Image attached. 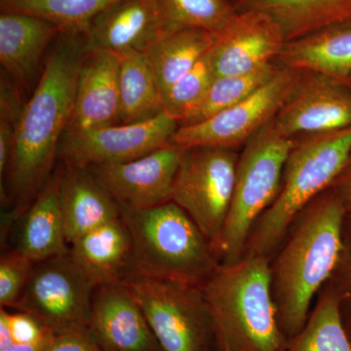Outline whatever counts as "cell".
I'll return each instance as SVG.
<instances>
[{
    "mask_svg": "<svg viewBox=\"0 0 351 351\" xmlns=\"http://www.w3.org/2000/svg\"><path fill=\"white\" fill-rule=\"evenodd\" d=\"M350 83H351V78H350Z\"/></svg>",
    "mask_w": 351,
    "mask_h": 351,
    "instance_id": "39",
    "label": "cell"
},
{
    "mask_svg": "<svg viewBox=\"0 0 351 351\" xmlns=\"http://www.w3.org/2000/svg\"><path fill=\"white\" fill-rule=\"evenodd\" d=\"M237 12L256 11L271 18L286 43L328 25L351 22V0H230Z\"/></svg>",
    "mask_w": 351,
    "mask_h": 351,
    "instance_id": "22",
    "label": "cell"
},
{
    "mask_svg": "<svg viewBox=\"0 0 351 351\" xmlns=\"http://www.w3.org/2000/svg\"><path fill=\"white\" fill-rule=\"evenodd\" d=\"M34 263L19 251L2 254L0 258V306L15 308L29 282Z\"/></svg>",
    "mask_w": 351,
    "mask_h": 351,
    "instance_id": "32",
    "label": "cell"
},
{
    "mask_svg": "<svg viewBox=\"0 0 351 351\" xmlns=\"http://www.w3.org/2000/svg\"><path fill=\"white\" fill-rule=\"evenodd\" d=\"M299 69L283 66L269 83L244 101L197 123L178 128L171 143L184 149L219 147L235 151L276 117L288 98Z\"/></svg>",
    "mask_w": 351,
    "mask_h": 351,
    "instance_id": "10",
    "label": "cell"
},
{
    "mask_svg": "<svg viewBox=\"0 0 351 351\" xmlns=\"http://www.w3.org/2000/svg\"><path fill=\"white\" fill-rule=\"evenodd\" d=\"M286 40L271 18L256 11L237 12L209 52L215 75L252 73L276 62Z\"/></svg>",
    "mask_w": 351,
    "mask_h": 351,
    "instance_id": "14",
    "label": "cell"
},
{
    "mask_svg": "<svg viewBox=\"0 0 351 351\" xmlns=\"http://www.w3.org/2000/svg\"><path fill=\"white\" fill-rule=\"evenodd\" d=\"M346 235L351 239V219H346Z\"/></svg>",
    "mask_w": 351,
    "mask_h": 351,
    "instance_id": "37",
    "label": "cell"
},
{
    "mask_svg": "<svg viewBox=\"0 0 351 351\" xmlns=\"http://www.w3.org/2000/svg\"><path fill=\"white\" fill-rule=\"evenodd\" d=\"M282 68L274 62L244 75L217 76L202 100L180 126L197 123L244 101L274 80Z\"/></svg>",
    "mask_w": 351,
    "mask_h": 351,
    "instance_id": "27",
    "label": "cell"
},
{
    "mask_svg": "<svg viewBox=\"0 0 351 351\" xmlns=\"http://www.w3.org/2000/svg\"><path fill=\"white\" fill-rule=\"evenodd\" d=\"M61 27L49 21L27 14L1 12L0 63L22 86H29L38 73L44 51Z\"/></svg>",
    "mask_w": 351,
    "mask_h": 351,
    "instance_id": "19",
    "label": "cell"
},
{
    "mask_svg": "<svg viewBox=\"0 0 351 351\" xmlns=\"http://www.w3.org/2000/svg\"><path fill=\"white\" fill-rule=\"evenodd\" d=\"M119 0H0L1 12L27 14L63 32H84L101 11Z\"/></svg>",
    "mask_w": 351,
    "mask_h": 351,
    "instance_id": "28",
    "label": "cell"
},
{
    "mask_svg": "<svg viewBox=\"0 0 351 351\" xmlns=\"http://www.w3.org/2000/svg\"><path fill=\"white\" fill-rule=\"evenodd\" d=\"M96 287L69 252L34 263L14 309L36 316L56 335L88 331Z\"/></svg>",
    "mask_w": 351,
    "mask_h": 351,
    "instance_id": "9",
    "label": "cell"
},
{
    "mask_svg": "<svg viewBox=\"0 0 351 351\" xmlns=\"http://www.w3.org/2000/svg\"><path fill=\"white\" fill-rule=\"evenodd\" d=\"M346 219L338 195L326 189L295 218L270 263L278 322L289 339L304 326L314 298L336 269L345 245Z\"/></svg>",
    "mask_w": 351,
    "mask_h": 351,
    "instance_id": "2",
    "label": "cell"
},
{
    "mask_svg": "<svg viewBox=\"0 0 351 351\" xmlns=\"http://www.w3.org/2000/svg\"><path fill=\"white\" fill-rule=\"evenodd\" d=\"M274 123L284 136L293 138L348 128L351 83L316 71H299Z\"/></svg>",
    "mask_w": 351,
    "mask_h": 351,
    "instance_id": "12",
    "label": "cell"
},
{
    "mask_svg": "<svg viewBox=\"0 0 351 351\" xmlns=\"http://www.w3.org/2000/svg\"><path fill=\"white\" fill-rule=\"evenodd\" d=\"M25 105L19 93L7 80L1 78L0 86V178L8 170L12 154L16 129Z\"/></svg>",
    "mask_w": 351,
    "mask_h": 351,
    "instance_id": "33",
    "label": "cell"
},
{
    "mask_svg": "<svg viewBox=\"0 0 351 351\" xmlns=\"http://www.w3.org/2000/svg\"><path fill=\"white\" fill-rule=\"evenodd\" d=\"M184 152L170 143L134 160L86 169L120 207L147 209L171 200Z\"/></svg>",
    "mask_w": 351,
    "mask_h": 351,
    "instance_id": "13",
    "label": "cell"
},
{
    "mask_svg": "<svg viewBox=\"0 0 351 351\" xmlns=\"http://www.w3.org/2000/svg\"><path fill=\"white\" fill-rule=\"evenodd\" d=\"M179 127L177 120L163 112L136 123L66 132L58 157L80 168L127 162L170 144Z\"/></svg>",
    "mask_w": 351,
    "mask_h": 351,
    "instance_id": "11",
    "label": "cell"
},
{
    "mask_svg": "<svg viewBox=\"0 0 351 351\" xmlns=\"http://www.w3.org/2000/svg\"><path fill=\"white\" fill-rule=\"evenodd\" d=\"M15 249L34 263L69 253L58 195V174L48 179L25 212Z\"/></svg>",
    "mask_w": 351,
    "mask_h": 351,
    "instance_id": "23",
    "label": "cell"
},
{
    "mask_svg": "<svg viewBox=\"0 0 351 351\" xmlns=\"http://www.w3.org/2000/svg\"><path fill=\"white\" fill-rule=\"evenodd\" d=\"M285 351H351L339 295L328 282L301 331L289 341Z\"/></svg>",
    "mask_w": 351,
    "mask_h": 351,
    "instance_id": "26",
    "label": "cell"
},
{
    "mask_svg": "<svg viewBox=\"0 0 351 351\" xmlns=\"http://www.w3.org/2000/svg\"><path fill=\"white\" fill-rule=\"evenodd\" d=\"M47 351H104L88 331L57 335Z\"/></svg>",
    "mask_w": 351,
    "mask_h": 351,
    "instance_id": "35",
    "label": "cell"
},
{
    "mask_svg": "<svg viewBox=\"0 0 351 351\" xmlns=\"http://www.w3.org/2000/svg\"><path fill=\"white\" fill-rule=\"evenodd\" d=\"M56 336L32 314L0 309V351H47Z\"/></svg>",
    "mask_w": 351,
    "mask_h": 351,
    "instance_id": "31",
    "label": "cell"
},
{
    "mask_svg": "<svg viewBox=\"0 0 351 351\" xmlns=\"http://www.w3.org/2000/svg\"><path fill=\"white\" fill-rule=\"evenodd\" d=\"M78 75L73 114L66 132L119 124L120 60L112 51L86 50Z\"/></svg>",
    "mask_w": 351,
    "mask_h": 351,
    "instance_id": "17",
    "label": "cell"
},
{
    "mask_svg": "<svg viewBox=\"0 0 351 351\" xmlns=\"http://www.w3.org/2000/svg\"><path fill=\"white\" fill-rule=\"evenodd\" d=\"M83 32H63L46 59L38 85L25 104L7 173L19 209L50 178L60 143L73 114L78 75L86 53Z\"/></svg>",
    "mask_w": 351,
    "mask_h": 351,
    "instance_id": "1",
    "label": "cell"
},
{
    "mask_svg": "<svg viewBox=\"0 0 351 351\" xmlns=\"http://www.w3.org/2000/svg\"><path fill=\"white\" fill-rule=\"evenodd\" d=\"M350 338H351V334L350 335Z\"/></svg>",
    "mask_w": 351,
    "mask_h": 351,
    "instance_id": "38",
    "label": "cell"
},
{
    "mask_svg": "<svg viewBox=\"0 0 351 351\" xmlns=\"http://www.w3.org/2000/svg\"><path fill=\"white\" fill-rule=\"evenodd\" d=\"M276 62L285 68L316 71L350 82L351 22L328 25L287 41Z\"/></svg>",
    "mask_w": 351,
    "mask_h": 351,
    "instance_id": "21",
    "label": "cell"
},
{
    "mask_svg": "<svg viewBox=\"0 0 351 351\" xmlns=\"http://www.w3.org/2000/svg\"><path fill=\"white\" fill-rule=\"evenodd\" d=\"M58 195L69 245L120 217V206L86 168L66 164L58 174Z\"/></svg>",
    "mask_w": 351,
    "mask_h": 351,
    "instance_id": "18",
    "label": "cell"
},
{
    "mask_svg": "<svg viewBox=\"0 0 351 351\" xmlns=\"http://www.w3.org/2000/svg\"><path fill=\"white\" fill-rule=\"evenodd\" d=\"M215 39L213 32L189 27L166 34L145 51L161 95L211 50Z\"/></svg>",
    "mask_w": 351,
    "mask_h": 351,
    "instance_id": "24",
    "label": "cell"
},
{
    "mask_svg": "<svg viewBox=\"0 0 351 351\" xmlns=\"http://www.w3.org/2000/svg\"><path fill=\"white\" fill-rule=\"evenodd\" d=\"M69 254L95 285L122 280L128 274L132 256L125 221L120 216L85 233L69 245Z\"/></svg>",
    "mask_w": 351,
    "mask_h": 351,
    "instance_id": "20",
    "label": "cell"
},
{
    "mask_svg": "<svg viewBox=\"0 0 351 351\" xmlns=\"http://www.w3.org/2000/svg\"><path fill=\"white\" fill-rule=\"evenodd\" d=\"M294 144L295 138L284 136L274 119L244 145L237 161L232 204L217 247L221 265H232L244 257L256 223L278 195Z\"/></svg>",
    "mask_w": 351,
    "mask_h": 351,
    "instance_id": "6",
    "label": "cell"
},
{
    "mask_svg": "<svg viewBox=\"0 0 351 351\" xmlns=\"http://www.w3.org/2000/svg\"><path fill=\"white\" fill-rule=\"evenodd\" d=\"M120 60L119 124L154 119L163 112L162 95L145 53H117Z\"/></svg>",
    "mask_w": 351,
    "mask_h": 351,
    "instance_id": "25",
    "label": "cell"
},
{
    "mask_svg": "<svg viewBox=\"0 0 351 351\" xmlns=\"http://www.w3.org/2000/svg\"><path fill=\"white\" fill-rule=\"evenodd\" d=\"M350 154L351 126L295 138L280 191L256 223L245 255L269 260L276 255L295 218L316 196L332 186Z\"/></svg>",
    "mask_w": 351,
    "mask_h": 351,
    "instance_id": "4",
    "label": "cell"
},
{
    "mask_svg": "<svg viewBox=\"0 0 351 351\" xmlns=\"http://www.w3.org/2000/svg\"><path fill=\"white\" fill-rule=\"evenodd\" d=\"M217 351H285L289 339L278 322L270 260L245 255L221 265L203 285Z\"/></svg>",
    "mask_w": 351,
    "mask_h": 351,
    "instance_id": "3",
    "label": "cell"
},
{
    "mask_svg": "<svg viewBox=\"0 0 351 351\" xmlns=\"http://www.w3.org/2000/svg\"><path fill=\"white\" fill-rule=\"evenodd\" d=\"M209 52L162 95L163 112L180 124L200 103L216 77Z\"/></svg>",
    "mask_w": 351,
    "mask_h": 351,
    "instance_id": "30",
    "label": "cell"
},
{
    "mask_svg": "<svg viewBox=\"0 0 351 351\" xmlns=\"http://www.w3.org/2000/svg\"><path fill=\"white\" fill-rule=\"evenodd\" d=\"M239 156L219 147L184 149L176 175L171 201L193 219L215 252L232 204Z\"/></svg>",
    "mask_w": 351,
    "mask_h": 351,
    "instance_id": "8",
    "label": "cell"
},
{
    "mask_svg": "<svg viewBox=\"0 0 351 351\" xmlns=\"http://www.w3.org/2000/svg\"><path fill=\"white\" fill-rule=\"evenodd\" d=\"M168 32L200 29L219 34L235 17L230 0H157Z\"/></svg>",
    "mask_w": 351,
    "mask_h": 351,
    "instance_id": "29",
    "label": "cell"
},
{
    "mask_svg": "<svg viewBox=\"0 0 351 351\" xmlns=\"http://www.w3.org/2000/svg\"><path fill=\"white\" fill-rule=\"evenodd\" d=\"M88 332L104 351H161L142 308L122 280L95 289Z\"/></svg>",
    "mask_w": 351,
    "mask_h": 351,
    "instance_id": "15",
    "label": "cell"
},
{
    "mask_svg": "<svg viewBox=\"0 0 351 351\" xmlns=\"http://www.w3.org/2000/svg\"><path fill=\"white\" fill-rule=\"evenodd\" d=\"M120 216L132 239L127 274L203 286L218 269L213 246L193 219L173 201L142 210L120 207Z\"/></svg>",
    "mask_w": 351,
    "mask_h": 351,
    "instance_id": "5",
    "label": "cell"
},
{
    "mask_svg": "<svg viewBox=\"0 0 351 351\" xmlns=\"http://www.w3.org/2000/svg\"><path fill=\"white\" fill-rule=\"evenodd\" d=\"M330 189H332L343 203L348 219H351V154L345 168L339 173Z\"/></svg>",
    "mask_w": 351,
    "mask_h": 351,
    "instance_id": "36",
    "label": "cell"
},
{
    "mask_svg": "<svg viewBox=\"0 0 351 351\" xmlns=\"http://www.w3.org/2000/svg\"><path fill=\"white\" fill-rule=\"evenodd\" d=\"M341 302V315L348 334H351V239L346 235L345 245L336 269L329 280Z\"/></svg>",
    "mask_w": 351,
    "mask_h": 351,
    "instance_id": "34",
    "label": "cell"
},
{
    "mask_svg": "<svg viewBox=\"0 0 351 351\" xmlns=\"http://www.w3.org/2000/svg\"><path fill=\"white\" fill-rule=\"evenodd\" d=\"M122 281L142 308L161 351L216 348L203 286L141 274H127Z\"/></svg>",
    "mask_w": 351,
    "mask_h": 351,
    "instance_id": "7",
    "label": "cell"
},
{
    "mask_svg": "<svg viewBox=\"0 0 351 351\" xmlns=\"http://www.w3.org/2000/svg\"><path fill=\"white\" fill-rule=\"evenodd\" d=\"M86 50L145 53L168 32L157 0H119L88 25Z\"/></svg>",
    "mask_w": 351,
    "mask_h": 351,
    "instance_id": "16",
    "label": "cell"
}]
</instances>
